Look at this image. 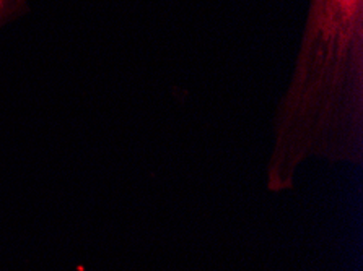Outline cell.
Segmentation results:
<instances>
[{"label": "cell", "instance_id": "2", "mask_svg": "<svg viewBox=\"0 0 363 271\" xmlns=\"http://www.w3.org/2000/svg\"><path fill=\"white\" fill-rule=\"evenodd\" d=\"M30 8V0H0V30L12 23Z\"/></svg>", "mask_w": 363, "mask_h": 271}, {"label": "cell", "instance_id": "1", "mask_svg": "<svg viewBox=\"0 0 363 271\" xmlns=\"http://www.w3.org/2000/svg\"><path fill=\"white\" fill-rule=\"evenodd\" d=\"M363 163V0H310L274 110L267 189L289 190L310 159Z\"/></svg>", "mask_w": 363, "mask_h": 271}]
</instances>
